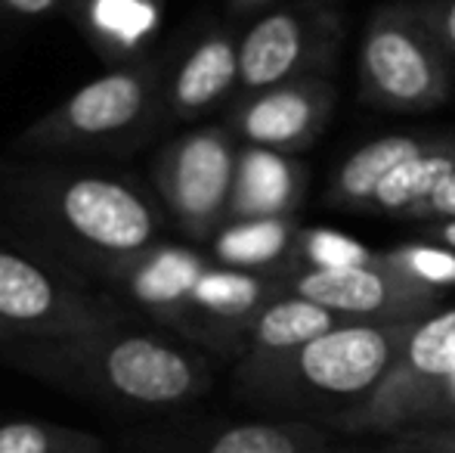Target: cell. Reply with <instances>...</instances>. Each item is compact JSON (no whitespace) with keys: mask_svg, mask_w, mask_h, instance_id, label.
<instances>
[{"mask_svg":"<svg viewBox=\"0 0 455 453\" xmlns=\"http://www.w3.org/2000/svg\"><path fill=\"white\" fill-rule=\"evenodd\" d=\"M455 376V308L421 317L406 336L400 360L371 392L369 419L396 425L415 419L427 394Z\"/></svg>","mask_w":455,"mask_h":453,"instance_id":"9","label":"cell"},{"mask_svg":"<svg viewBox=\"0 0 455 453\" xmlns=\"http://www.w3.org/2000/svg\"><path fill=\"white\" fill-rule=\"evenodd\" d=\"M360 69L365 93L390 109H431L450 91L443 47L415 10H381L371 16Z\"/></svg>","mask_w":455,"mask_h":453,"instance_id":"3","label":"cell"},{"mask_svg":"<svg viewBox=\"0 0 455 453\" xmlns=\"http://www.w3.org/2000/svg\"><path fill=\"white\" fill-rule=\"evenodd\" d=\"M394 271L409 277L412 283L425 286V289H450L455 286V252L443 246H431V242H412V246L394 248V252L381 255Z\"/></svg>","mask_w":455,"mask_h":453,"instance_id":"22","label":"cell"},{"mask_svg":"<svg viewBox=\"0 0 455 453\" xmlns=\"http://www.w3.org/2000/svg\"><path fill=\"white\" fill-rule=\"evenodd\" d=\"M331 91L319 81H288L270 91L248 93L233 115V131L248 146L273 152L304 150L325 125Z\"/></svg>","mask_w":455,"mask_h":453,"instance_id":"10","label":"cell"},{"mask_svg":"<svg viewBox=\"0 0 455 453\" xmlns=\"http://www.w3.org/2000/svg\"><path fill=\"white\" fill-rule=\"evenodd\" d=\"M68 12L108 66H124L143 60V50L162 28L164 0H75Z\"/></svg>","mask_w":455,"mask_h":453,"instance_id":"14","label":"cell"},{"mask_svg":"<svg viewBox=\"0 0 455 453\" xmlns=\"http://www.w3.org/2000/svg\"><path fill=\"white\" fill-rule=\"evenodd\" d=\"M316 47L310 19L300 10H273L260 16L239 41V87L260 93L294 81Z\"/></svg>","mask_w":455,"mask_h":453,"instance_id":"11","label":"cell"},{"mask_svg":"<svg viewBox=\"0 0 455 453\" xmlns=\"http://www.w3.org/2000/svg\"><path fill=\"white\" fill-rule=\"evenodd\" d=\"M270 286L260 273L208 264L189 298V311L214 320H248L270 304Z\"/></svg>","mask_w":455,"mask_h":453,"instance_id":"19","label":"cell"},{"mask_svg":"<svg viewBox=\"0 0 455 453\" xmlns=\"http://www.w3.org/2000/svg\"><path fill=\"white\" fill-rule=\"evenodd\" d=\"M229 4H233L235 10H260V6L273 4V0H229Z\"/></svg>","mask_w":455,"mask_h":453,"instance_id":"30","label":"cell"},{"mask_svg":"<svg viewBox=\"0 0 455 453\" xmlns=\"http://www.w3.org/2000/svg\"><path fill=\"white\" fill-rule=\"evenodd\" d=\"M25 224L47 233L72 258L106 273L158 242V208L133 181L106 171L37 168L6 187Z\"/></svg>","mask_w":455,"mask_h":453,"instance_id":"1","label":"cell"},{"mask_svg":"<svg viewBox=\"0 0 455 453\" xmlns=\"http://www.w3.org/2000/svg\"><path fill=\"white\" fill-rule=\"evenodd\" d=\"M164 109V72L152 60L108 66L100 78L68 93L56 109L31 121L19 152H115L140 137Z\"/></svg>","mask_w":455,"mask_h":453,"instance_id":"2","label":"cell"},{"mask_svg":"<svg viewBox=\"0 0 455 453\" xmlns=\"http://www.w3.org/2000/svg\"><path fill=\"white\" fill-rule=\"evenodd\" d=\"M239 85V41L223 31L198 37L189 53L164 75V109L174 118L208 112Z\"/></svg>","mask_w":455,"mask_h":453,"instance_id":"13","label":"cell"},{"mask_svg":"<svg viewBox=\"0 0 455 453\" xmlns=\"http://www.w3.org/2000/svg\"><path fill=\"white\" fill-rule=\"evenodd\" d=\"M304 168L285 152L245 146L235 162L233 202L229 221H260V218H288L304 193Z\"/></svg>","mask_w":455,"mask_h":453,"instance_id":"15","label":"cell"},{"mask_svg":"<svg viewBox=\"0 0 455 453\" xmlns=\"http://www.w3.org/2000/svg\"><path fill=\"white\" fill-rule=\"evenodd\" d=\"M75 0H0V12L10 19H47L60 10H72Z\"/></svg>","mask_w":455,"mask_h":453,"instance_id":"26","label":"cell"},{"mask_svg":"<svg viewBox=\"0 0 455 453\" xmlns=\"http://www.w3.org/2000/svg\"><path fill=\"white\" fill-rule=\"evenodd\" d=\"M412 218H427V221H455V171L443 181V187L412 214Z\"/></svg>","mask_w":455,"mask_h":453,"instance_id":"27","label":"cell"},{"mask_svg":"<svg viewBox=\"0 0 455 453\" xmlns=\"http://www.w3.org/2000/svg\"><path fill=\"white\" fill-rule=\"evenodd\" d=\"M425 150V140L409 137V133H390V137H378L371 143H365L363 150L344 158V165L338 168L335 190H331L335 202H341V206H365V202H371L375 190L381 187L390 171L400 168L403 162H409V158H415Z\"/></svg>","mask_w":455,"mask_h":453,"instance_id":"17","label":"cell"},{"mask_svg":"<svg viewBox=\"0 0 455 453\" xmlns=\"http://www.w3.org/2000/svg\"><path fill=\"white\" fill-rule=\"evenodd\" d=\"M437 413H440V417L455 413V376H452V379H446L437 392L427 394V400L421 404L419 417H437Z\"/></svg>","mask_w":455,"mask_h":453,"instance_id":"28","label":"cell"},{"mask_svg":"<svg viewBox=\"0 0 455 453\" xmlns=\"http://www.w3.org/2000/svg\"><path fill=\"white\" fill-rule=\"evenodd\" d=\"M298 252L307 261V271H341V267H363L378 261V255L369 252L360 239L325 227L300 230Z\"/></svg>","mask_w":455,"mask_h":453,"instance_id":"21","label":"cell"},{"mask_svg":"<svg viewBox=\"0 0 455 453\" xmlns=\"http://www.w3.org/2000/svg\"><path fill=\"white\" fill-rule=\"evenodd\" d=\"M425 22V28L434 35V41L443 50L455 53V0H443V4L431 6V10H415Z\"/></svg>","mask_w":455,"mask_h":453,"instance_id":"25","label":"cell"},{"mask_svg":"<svg viewBox=\"0 0 455 453\" xmlns=\"http://www.w3.org/2000/svg\"><path fill=\"white\" fill-rule=\"evenodd\" d=\"M118 304L78 286L66 271L0 246V327L6 333L78 336L115 327Z\"/></svg>","mask_w":455,"mask_h":453,"instance_id":"4","label":"cell"},{"mask_svg":"<svg viewBox=\"0 0 455 453\" xmlns=\"http://www.w3.org/2000/svg\"><path fill=\"white\" fill-rule=\"evenodd\" d=\"M291 289L335 317L371 323H415L437 302V292L412 283L384 258L341 271H304L291 279Z\"/></svg>","mask_w":455,"mask_h":453,"instance_id":"8","label":"cell"},{"mask_svg":"<svg viewBox=\"0 0 455 453\" xmlns=\"http://www.w3.org/2000/svg\"><path fill=\"white\" fill-rule=\"evenodd\" d=\"M0 453H50V435L35 423L0 425Z\"/></svg>","mask_w":455,"mask_h":453,"instance_id":"24","label":"cell"},{"mask_svg":"<svg viewBox=\"0 0 455 453\" xmlns=\"http://www.w3.org/2000/svg\"><path fill=\"white\" fill-rule=\"evenodd\" d=\"M415 323H338L294 351L291 367L300 382L323 394L354 398L375 392L396 367Z\"/></svg>","mask_w":455,"mask_h":453,"instance_id":"7","label":"cell"},{"mask_svg":"<svg viewBox=\"0 0 455 453\" xmlns=\"http://www.w3.org/2000/svg\"><path fill=\"white\" fill-rule=\"evenodd\" d=\"M233 137L220 127H202L164 146L156 158V190L186 233L204 239L229 221L235 183Z\"/></svg>","mask_w":455,"mask_h":453,"instance_id":"6","label":"cell"},{"mask_svg":"<svg viewBox=\"0 0 455 453\" xmlns=\"http://www.w3.org/2000/svg\"><path fill=\"white\" fill-rule=\"evenodd\" d=\"M434 239H437L443 248H452L455 252V221H443V224L434 230Z\"/></svg>","mask_w":455,"mask_h":453,"instance_id":"29","label":"cell"},{"mask_svg":"<svg viewBox=\"0 0 455 453\" xmlns=\"http://www.w3.org/2000/svg\"><path fill=\"white\" fill-rule=\"evenodd\" d=\"M208 453H300V441L279 425H235L223 432Z\"/></svg>","mask_w":455,"mask_h":453,"instance_id":"23","label":"cell"},{"mask_svg":"<svg viewBox=\"0 0 455 453\" xmlns=\"http://www.w3.org/2000/svg\"><path fill=\"white\" fill-rule=\"evenodd\" d=\"M455 171V150H425L394 168L371 196V206L387 214L412 218Z\"/></svg>","mask_w":455,"mask_h":453,"instance_id":"20","label":"cell"},{"mask_svg":"<svg viewBox=\"0 0 455 453\" xmlns=\"http://www.w3.org/2000/svg\"><path fill=\"white\" fill-rule=\"evenodd\" d=\"M204 261L198 252L174 242H156L133 258L118 261L108 267L106 277L118 283L137 304L158 317H183L189 314V298L198 277L204 273Z\"/></svg>","mask_w":455,"mask_h":453,"instance_id":"12","label":"cell"},{"mask_svg":"<svg viewBox=\"0 0 455 453\" xmlns=\"http://www.w3.org/2000/svg\"><path fill=\"white\" fill-rule=\"evenodd\" d=\"M62 360L96 369L115 394L137 404H177L198 385V369L174 344L115 327L62 336Z\"/></svg>","mask_w":455,"mask_h":453,"instance_id":"5","label":"cell"},{"mask_svg":"<svg viewBox=\"0 0 455 453\" xmlns=\"http://www.w3.org/2000/svg\"><path fill=\"white\" fill-rule=\"evenodd\" d=\"M338 327V317L300 295L273 298L251 323L254 344L267 354H294L298 348Z\"/></svg>","mask_w":455,"mask_h":453,"instance_id":"18","label":"cell"},{"mask_svg":"<svg viewBox=\"0 0 455 453\" xmlns=\"http://www.w3.org/2000/svg\"><path fill=\"white\" fill-rule=\"evenodd\" d=\"M0 336H6V329H4V327H0Z\"/></svg>","mask_w":455,"mask_h":453,"instance_id":"32","label":"cell"},{"mask_svg":"<svg viewBox=\"0 0 455 453\" xmlns=\"http://www.w3.org/2000/svg\"><path fill=\"white\" fill-rule=\"evenodd\" d=\"M298 230L288 218H260V221H227L214 233L211 252L217 264L233 267V271H270L279 258L294 248Z\"/></svg>","mask_w":455,"mask_h":453,"instance_id":"16","label":"cell"},{"mask_svg":"<svg viewBox=\"0 0 455 453\" xmlns=\"http://www.w3.org/2000/svg\"><path fill=\"white\" fill-rule=\"evenodd\" d=\"M434 448H440V450H446V453H455V435L437 438V441H434Z\"/></svg>","mask_w":455,"mask_h":453,"instance_id":"31","label":"cell"}]
</instances>
